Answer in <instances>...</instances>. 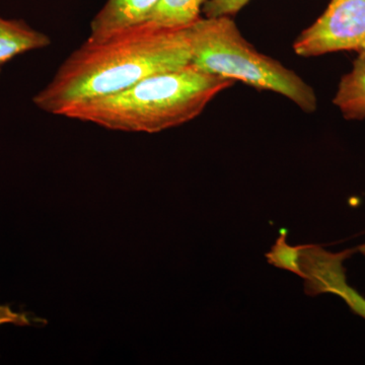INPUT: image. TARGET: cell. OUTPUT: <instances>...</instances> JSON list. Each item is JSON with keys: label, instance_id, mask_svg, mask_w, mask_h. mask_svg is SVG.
<instances>
[{"label": "cell", "instance_id": "1", "mask_svg": "<svg viewBox=\"0 0 365 365\" xmlns=\"http://www.w3.org/2000/svg\"><path fill=\"white\" fill-rule=\"evenodd\" d=\"M191 59L187 28L139 24L105 39H86L33 102L42 111L63 116L73 106L119 93L153 74L189 66Z\"/></svg>", "mask_w": 365, "mask_h": 365}, {"label": "cell", "instance_id": "2", "mask_svg": "<svg viewBox=\"0 0 365 365\" xmlns=\"http://www.w3.org/2000/svg\"><path fill=\"white\" fill-rule=\"evenodd\" d=\"M232 85V79L190 63L141 79L119 93L73 106L63 117L111 130L157 133L195 119Z\"/></svg>", "mask_w": 365, "mask_h": 365}, {"label": "cell", "instance_id": "3", "mask_svg": "<svg viewBox=\"0 0 365 365\" xmlns=\"http://www.w3.org/2000/svg\"><path fill=\"white\" fill-rule=\"evenodd\" d=\"M187 32L194 66L259 90L279 93L302 111H316L318 100L311 86L277 60L255 49L230 16H201L187 28Z\"/></svg>", "mask_w": 365, "mask_h": 365}, {"label": "cell", "instance_id": "4", "mask_svg": "<svg viewBox=\"0 0 365 365\" xmlns=\"http://www.w3.org/2000/svg\"><path fill=\"white\" fill-rule=\"evenodd\" d=\"M365 48V0H331L325 13L294 44L302 57Z\"/></svg>", "mask_w": 365, "mask_h": 365}, {"label": "cell", "instance_id": "5", "mask_svg": "<svg viewBox=\"0 0 365 365\" xmlns=\"http://www.w3.org/2000/svg\"><path fill=\"white\" fill-rule=\"evenodd\" d=\"M353 250L331 253L322 247L309 245L302 247L300 267L304 273V289L309 297L333 294L341 297L353 313L365 319V299L348 285L343 263Z\"/></svg>", "mask_w": 365, "mask_h": 365}, {"label": "cell", "instance_id": "6", "mask_svg": "<svg viewBox=\"0 0 365 365\" xmlns=\"http://www.w3.org/2000/svg\"><path fill=\"white\" fill-rule=\"evenodd\" d=\"M158 0H107L91 23L88 40L105 39L143 24Z\"/></svg>", "mask_w": 365, "mask_h": 365}, {"label": "cell", "instance_id": "7", "mask_svg": "<svg viewBox=\"0 0 365 365\" xmlns=\"http://www.w3.org/2000/svg\"><path fill=\"white\" fill-rule=\"evenodd\" d=\"M50 44L51 40L47 35L34 30L23 21L6 20L0 16V69L16 55Z\"/></svg>", "mask_w": 365, "mask_h": 365}, {"label": "cell", "instance_id": "8", "mask_svg": "<svg viewBox=\"0 0 365 365\" xmlns=\"http://www.w3.org/2000/svg\"><path fill=\"white\" fill-rule=\"evenodd\" d=\"M334 104L349 120L365 118V48L360 50L352 71L341 79Z\"/></svg>", "mask_w": 365, "mask_h": 365}, {"label": "cell", "instance_id": "9", "mask_svg": "<svg viewBox=\"0 0 365 365\" xmlns=\"http://www.w3.org/2000/svg\"><path fill=\"white\" fill-rule=\"evenodd\" d=\"M206 0H158L143 23L165 29H186L201 18Z\"/></svg>", "mask_w": 365, "mask_h": 365}, {"label": "cell", "instance_id": "10", "mask_svg": "<svg viewBox=\"0 0 365 365\" xmlns=\"http://www.w3.org/2000/svg\"><path fill=\"white\" fill-rule=\"evenodd\" d=\"M287 232H281L271 251L266 254L268 263L275 267L297 274L304 279V273L300 267V255L302 246H290L287 242Z\"/></svg>", "mask_w": 365, "mask_h": 365}, {"label": "cell", "instance_id": "11", "mask_svg": "<svg viewBox=\"0 0 365 365\" xmlns=\"http://www.w3.org/2000/svg\"><path fill=\"white\" fill-rule=\"evenodd\" d=\"M250 0H206L202 14L206 18L216 16H230L239 13L242 7L249 4Z\"/></svg>", "mask_w": 365, "mask_h": 365}, {"label": "cell", "instance_id": "12", "mask_svg": "<svg viewBox=\"0 0 365 365\" xmlns=\"http://www.w3.org/2000/svg\"><path fill=\"white\" fill-rule=\"evenodd\" d=\"M13 322L14 319V314H11V312L9 311L6 307H0V323L1 322Z\"/></svg>", "mask_w": 365, "mask_h": 365}, {"label": "cell", "instance_id": "13", "mask_svg": "<svg viewBox=\"0 0 365 365\" xmlns=\"http://www.w3.org/2000/svg\"><path fill=\"white\" fill-rule=\"evenodd\" d=\"M359 251L365 257V244L361 245V246L359 247Z\"/></svg>", "mask_w": 365, "mask_h": 365}]
</instances>
